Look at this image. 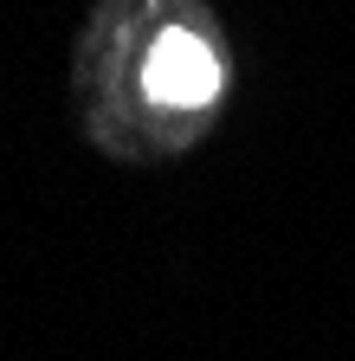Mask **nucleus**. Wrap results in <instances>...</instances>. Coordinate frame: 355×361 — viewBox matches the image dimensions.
Returning a JSON list of instances; mask_svg holds the SVG:
<instances>
[{"mask_svg":"<svg viewBox=\"0 0 355 361\" xmlns=\"http://www.w3.org/2000/svg\"><path fill=\"white\" fill-rule=\"evenodd\" d=\"M143 90H149L155 104H168V110H200V104H213L219 65H213V52H207V39L188 32V26H168V32L155 39L149 65H143Z\"/></svg>","mask_w":355,"mask_h":361,"instance_id":"nucleus-1","label":"nucleus"}]
</instances>
